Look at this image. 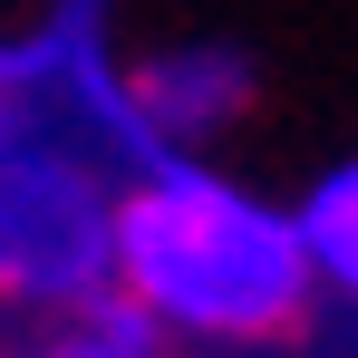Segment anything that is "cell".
Masks as SVG:
<instances>
[{
    "mask_svg": "<svg viewBox=\"0 0 358 358\" xmlns=\"http://www.w3.org/2000/svg\"><path fill=\"white\" fill-rule=\"evenodd\" d=\"M310 252L291 213H262L203 165H155L117 203V291L155 329L194 339H271L310 310Z\"/></svg>",
    "mask_w": 358,
    "mask_h": 358,
    "instance_id": "obj_1",
    "label": "cell"
},
{
    "mask_svg": "<svg viewBox=\"0 0 358 358\" xmlns=\"http://www.w3.org/2000/svg\"><path fill=\"white\" fill-rule=\"evenodd\" d=\"M117 271V203L68 155H0V291L87 300Z\"/></svg>",
    "mask_w": 358,
    "mask_h": 358,
    "instance_id": "obj_2",
    "label": "cell"
},
{
    "mask_svg": "<svg viewBox=\"0 0 358 358\" xmlns=\"http://www.w3.org/2000/svg\"><path fill=\"white\" fill-rule=\"evenodd\" d=\"M136 97H145V117L175 126V136H203V126H223L252 97V78H242V59H155L145 78H136Z\"/></svg>",
    "mask_w": 358,
    "mask_h": 358,
    "instance_id": "obj_3",
    "label": "cell"
},
{
    "mask_svg": "<svg viewBox=\"0 0 358 358\" xmlns=\"http://www.w3.org/2000/svg\"><path fill=\"white\" fill-rule=\"evenodd\" d=\"M291 223H300L310 271H320V281H339V291H358V165L320 175V184H310V203H300Z\"/></svg>",
    "mask_w": 358,
    "mask_h": 358,
    "instance_id": "obj_4",
    "label": "cell"
},
{
    "mask_svg": "<svg viewBox=\"0 0 358 358\" xmlns=\"http://www.w3.org/2000/svg\"><path fill=\"white\" fill-rule=\"evenodd\" d=\"M68 310H78V320H68L39 358H155V339H165L155 310H136L126 291H87V300H68Z\"/></svg>",
    "mask_w": 358,
    "mask_h": 358,
    "instance_id": "obj_5",
    "label": "cell"
},
{
    "mask_svg": "<svg viewBox=\"0 0 358 358\" xmlns=\"http://www.w3.org/2000/svg\"><path fill=\"white\" fill-rule=\"evenodd\" d=\"M0 155H10V68H0Z\"/></svg>",
    "mask_w": 358,
    "mask_h": 358,
    "instance_id": "obj_6",
    "label": "cell"
}]
</instances>
